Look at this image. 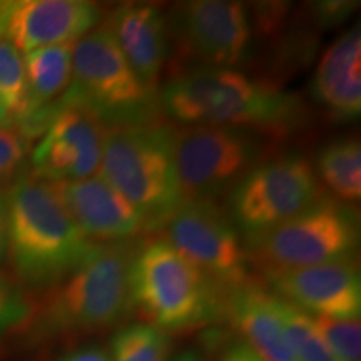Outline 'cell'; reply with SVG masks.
<instances>
[{
	"label": "cell",
	"mask_w": 361,
	"mask_h": 361,
	"mask_svg": "<svg viewBox=\"0 0 361 361\" xmlns=\"http://www.w3.org/2000/svg\"><path fill=\"white\" fill-rule=\"evenodd\" d=\"M130 295L133 305L164 331L197 324L211 308L209 278L166 239L147 243L134 252Z\"/></svg>",
	"instance_id": "52a82bcc"
},
{
	"label": "cell",
	"mask_w": 361,
	"mask_h": 361,
	"mask_svg": "<svg viewBox=\"0 0 361 361\" xmlns=\"http://www.w3.org/2000/svg\"><path fill=\"white\" fill-rule=\"evenodd\" d=\"M29 141L16 126L0 123V183L12 179L24 164Z\"/></svg>",
	"instance_id": "484cf974"
},
{
	"label": "cell",
	"mask_w": 361,
	"mask_h": 361,
	"mask_svg": "<svg viewBox=\"0 0 361 361\" xmlns=\"http://www.w3.org/2000/svg\"><path fill=\"white\" fill-rule=\"evenodd\" d=\"M0 123H4V124H11V121H8V117H7V114H6V111L2 109V106H0Z\"/></svg>",
	"instance_id": "1f68e13d"
},
{
	"label": "cell",
	"mask_w": 361,
	"mask_h": 361,
	"mask_svg": "<svg viewBox=\"0 0 361 361\" xmlns=\"http://www.w3.org/2000/svg\"><path fill=\"white\" fill-rule=\"evenodd\" d=\"M72 45L74 42L59 44L25 54L27 111L24 116L52 104L54 99L62 96L69 87L72 75Z\"/></svg>",
	"instance_id": "d6986e66"
},
{
	"label": "cell",
	"mask_w": 361,
	"mask_h": 361,
	"mask_svg": "<svg viewBox=\"0 0 361 361\" xmlns=\"http://www.w3.org/2000/svg\"><path fill=\"white\" fill-rule=\"evenodd\" d=\"M229 310L245 343L263 361H296L271 293L250 284L234 290Z\"/></svg>",
	"instance_id": "ac0fdd59"
},
{
	"label": "cell",
	"mask_w": 361,
	"mask_h": 361,
	"mask_svg": "<svg viewBox=\"0 0 361 361\" xmlns=\"http://www.w3.org/2000/svg\"><path fill=\"white\" fill-rule=\"evenodd\" d=\"M318 333L338 361H361L360 318H329L311 314Z\"/></svg>",
	"instance_id": "cb8c5ba5"
},
{
	"label": "cell",
	"mask_w": 361,
	"mask_h": 361,
	"mask_svg": "<svg viewBox=\"0 0 361 361\" xmlns=\"http://www.w3.org/2000/svg\"><path fill=\"white\" fill-rule=\"evenodd\" d=\"M360 245L358 211L323 196L301 214L251 243L271 268H303L353 259Z\"/></svg>",
	"instance_id": "9c48e42d"
},
{
	"label": "cell",
	"mask_w": 361,
	"mask_h": 361,
	"mask_svg": "<svg viewBox=\"0 0 361 361\" xmlns=\"http://www.w3.org/2000/svg\"><path fill=\"white\" fill-rule=\"evenodd\" d=\"M169 336L164 329L133 323L117 329L111 341V361H168Z\"/></svg>",
	"instance_id": "7402d4cb"
},
{
	"label": "cell",
	"mask_w": 361,
	"mask_h": 361,
	"mask_svg": "<svg viewBox=\"0 0 361 361\" xmlns=\"http://www.w3.org/2000/svg\"><path fill=\"white\" fill-rule=\"evenodd\" d=\"M157 104L166 116L186 126H228L288 134L303 119L300 99L273 84L234 69L200 67L161 87Z\"/></svg>",
	"instance_id": "6da1fadb"
},
{
	"label": "cell",
	"mask_w": 361,
	"mask_h": 361,
	"mask_svg": "<svg viewBox=\"0 0 361 361\" xmlns=\"http://www.w3.org/2000/svg\"><path fill=\"white\" fill-rule=\"evenodd\" d=\"M221 361H263L246 343H236L223 355Z\"/></svg>",
	"instance_id": "f1b7e54d"
},
{
	"label": "cell",
	"mask_w": 361,
	"mask_h": 361,
	"mask_svg": "<svg viewBox=\"0 0 361 361\" xmlns=\"http://www.w3.org/2000/svg\"><path fill=\"white\" fill-rule=\"evenodd\" d=\"M51 183L89 241L126 243L144 229L141 216L102 176Z\"/></svg>",
	"instance_id": "9a60e30c"
},
{
	"label": "cell",
	"mask_w": 361,
	"mask_h": 361,
	"mask_svg": "<svg viewBox=\"0 0 361 361\" xmlns=\"http://www.w3.org/2000/svg\"><path fill=\"white\" fill-rule=\"evenodd\" d=\"M57 104V116L34 149V176L45 180L90 178L101 166L106 126L84 107Z\"/></svg>",
	"instance_id": "7c38bea8"
},
{
	"label": "cell",
	"mask_w": 361,
	"mask_h": 361,
	"mask_svg": "<svg viewBox=\"0 0 361 361\" xmlns=\"http://www.w3.org/2000/svg\"><path fill=\"white\" fill-rule=\"evenodd\" d=\"M59 102L84 107L106 129L154 123V92L135 75L106 25L72 45L71 84Z\"/></svg>",
	"instance_id": "5b68a950"
},
{
	"label": "cell",
	"mask_w": 361,
	"mask_h": 361,
	"mask_svg": "<svg viewBox=\"0 0 361 361\" xmlns=\"http://www.w3.org/2000/svg\"><path fill=\"white\" fill-rule=\"evenodd\" d=\"M176 32L202 67L233 69L251 49V20L245 4L196 0L183 4L174 16Z\"/></svg>",
	"instance_id": "8fae6325"
},
{
	"label": "cell",
	"mask_w": 361,
	"mask_h": 361,
	"mask_svg": "<svg viewBox=\"0 0 361 361\" xmlns=\"http://www.w3.org/2000/svg\"><path fill=\"white\" fill-rule=\"evenodd\" d=\"M323 196L308 159L300 154L278 156L259 162L231 189L229 219L251 245Z\"/></svg>",
	"instance_id": "8992f818"
},
{
	"label": "cell",
	"mask_w": 361,
	"mask_h": 361,
	"mask_svg": "<svg viewBox=\"0 0 361 361\" xmlns=\"http://www.w3.org/2000/svg\"><path fill=\"white\" fill-rule=\"evenodd\" d=\"M276 296L306 313L329 318H360L361 278L353 259L303 268H269Z\"/></svg>",
	"instance_id": "4fadbf2b"
},
{
	"label": "cell",
	"mask_w": 361,
	"mask_h": 361,
	"mask_svg": "<svg viewBox=\"0 0 361 361\" xmlns=\"http://www.w3.org/2000/svg\"><path fill=\"white\" fill-rule=\"evenodd\" d=\"M101 173L141 216L147 231L164 226L184 202L173 130L166 126L147 123L106 129Z\"/></svg>",
	"instance_id": "277c9868"
},
{
	"label": "cell",
	"mask_w": 361,
	"mask_h": 361,
	"mask_svg": "<svg viewBox=\"0 0 361 361\" xmlns=\"http://www.w3.org/2000/svg\"><path fill=\"white\" fill-rule=\"evenodd\" d=\"M61 361H111V355L101 346H84Z\"/></svg>",
	"instance_id": "83f0119b"
},
{
	"label": "cell",
	"mask_w": 361,
	"mask_h": 361,
	"mask_svg": "<svg viewBox=\"0 0 361 361\" xmlns=\"http://www.w3.org/2000/svg\"><path fill=\"white\" fill-rule=\"evenodd\" d=\"M316 176L340 201L361 197V146L355 137H343L324 146L316 157Z\"/></svg>",
	"instance_id": "ffe728a7"
},
{
	"label": "cell",
	"mask_w": 361,
	"mask_h": 361,
	"mask_svg": "<svg viewBox=\"0 0 361 361\" xmlns=\"http://www.w3.org/2000/svg\"><path fill=\"white\" fill-rule=\"evenodd\" d=\"M171 361H204V358L197 350H184L176 355Z\"/></svg>",
	"instance_id": "4dcf8cb0"
},
{
	"label": "cell",
	"mask_w": 361,
	"mask_h": 361,
	"mask_svg": "<svg viewBox=\"0 0 361 361\" xmlns=\"http://www.w3.org/2000/svg\"><path fill=\"white\" fill-rule=\"evenodd\" d=\"M7 252V231H6V201L0 194V259Z\"/></svg>",
	"instance_id": "f546056e"
},
{
	"label": "cell",
	"mask_w": 361,
	"mask_h": 361,
	"mask_svg": "<svg viewBox=\"0 0 361 361\" xmlns=\"http://www.w3.org/2000/svg\"><path fill=\"white\" fill-rule=\"evenodd\" d=\"M128 243H92L75 268L45 298L39 313L44 335H94L116 326L133 306Z\"/></svg>",
	"instance_id": "3957f363"
},
{
	"label": "cell",
	"mask_w": 361,
	"mask_h": 361,
	"mask_svg": "<svg viewBox=\"0 0 361 361\" xmlns=\"http://www.w3.org/2000/svg\"><path fill=\"white\" fill-rule=\"evenodd\" d=\"M173 147L184 201L214 202L264 161L258 135L228 126H186L173 133Z\"/></svg>",
	"instance_id": "ba28073f"
},
{
	"label": "cell",
	"mask_w": 361,
	"mask_h": 361,
	"mask_svg": "<svg viewBox=\"0 0 361 361\" xmlns=\"http://www.w3.org/2000/svg\"><path fill=\"white\" fill-rule=\"evenodd\" d=\"M4 201L8 258L25 283H59L92 246L51 180L24 176L4 194Z\"/></svg>",
	"instance_id": "7a4b0ae2"
},
{
	"label": "cell",
	"mask_w": 361,
	"mask_h": 361,
	"mask_svg": "<svg viewBox=\"0 0 361 361\" xmlns=\"http://www.w3.org/2000/svg\"><path fill=\"white\" fill-rule=\"evenodd\" d=\"M353 8V2H323L316 6V13L319 22L331 25L333 22H341Z\"/></svg>",
	"instance_id": "4316f807"
},
{
	"label": "cell",
	"mask_w": 361,
	"mask_h": 361,
	"mask_svg": "<svg viewBox=\"0 0 361 361\" xmlns=\"http://www.w3.org/2000/svg\"><path fill=\"white\" fill-rule=\"evenodd\" d=\"M32 308L24 291L11 278L0 274V338L29 322Z\"/></svg>",
	"instance_id": "d4e9b609"
},
{
	"label": "cell",
	"mask_w": 361,
	"mask_h": 361,
	"mask_svg": "<svg viewBox=\"0 0 361 361\" xmlns=\"http://www.w3.org/2000/svg\"><path fill=\"white\" fill-rule=\"evenodd\" d=\"M141 82L154 92L169 51L168 22L152 4L128 2L106 24Z\"/></svg>",
	"instance_id": "2e32d148"
},
{
	"label": "cell",
	"mask_w": 361,
	"mask_h": 361,
	"mask_svg": "<svg viewBox=\"0 0 361 361\" xmlns=\"http://www.w3.org/2000/svg\"><path fill=\"white\" fill-rule=\"evenodd\" d=\"M273 298L296 361H338L316 329L310 313L276 295Z\"/></svg>",
	"instance_id": "44dd1931"
},
{
	"label": "cell",
	"mask_w": 361,
	"mask_h": 361,
	"mask_svg": "<svg viewBox=\"0 0 361 361\" xmlns=\"http://www.w3.org/2000/svg\"><path fill=\"white\" fill-rule=\"evenodd\" d=\"M361 34L356 24L323 54L314 74V96L331 116L353 121L361 112Z\"/></svg>",
	"instance_id": "e0dca14e"
},
{
	"label": "cell",
	"mask_w": 361,
	"mask_h": 361,
	"mask_svg": "<svg viewBox=\"0 0 361 361\" xmlns=\"http://www.w3.org/2000/svg\"><path fill=\"white\" fill-rule=\"evenodd\" d=\"M166 226V241L206 276L241 286L247 255L238 229L214 202L184 201Z\"/></svg>",
	"instance_id": "30bf717a"
},
{
	"label": "cell",
	"mask_w": 361,
	"mask_h": 361,
	"mask_svg": "<svg viewBox=\"0 0 361 361\" xmlns=\"http://www.w3.org/2000/svg\"><path fill=\"white\" fill-rule=\"evenodd\" d=\"M101 20L97 4L85 0H19L7 2L2 19V39L19 52L72 44Z\"/></svg>",
	"instance_id": "5bb4252c"
},
{
	"label": "cell",
	"mask_w": 361,
	"mask_h": 361,
	"mask_svg": "<svg viewBox=\"0 0 361 361\" xmlns=\"http://www.w3.org/2000/svg\"><path fill=\"white\" fill-rule=\"evenodd\" d=\"M0 106L11 124L27 111V78L24 57L6 39H0Z\"/></svg>",
	"instance_id": "603a6c76"
}]
</instances>
